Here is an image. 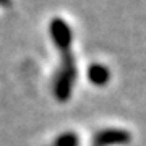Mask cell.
Returning <instances> with one entry per match:
<instances>
[{
  "instance_id": "6da1fadb",
  "label": "cell",
  "mask_w": 146,
  "mask_h": 146,
  "mask_svg": "<svg viewBox=\"0 0 146 146\" xmlns=\"http://www.w3.org/2000/svg\"><path fill=\"white\" fill-rule=\"evenodd\" d=\"M76 76V68H75V58L72 52H62V68L57 75L55 84H54V94L58 101H67L72 94V88Z\"/></svg>"
},
{
  "instance_id": "7a4b0ae2",
  "label": "cell",
  "mask_w": 146,
  "mask_h": 146,
  "mask_svg": "<svg viewBox=\"0 0 146 146\" xmlns=\"http://www.w3.org/2000/svg\"><path fill=\"white\" fill-rule=\"evenodd\" d=\"M50 36H52L54 44L62 52L70 50V46H72L73 41V33L70 29V26L67 25V21H63L62 18H54L50 21Z\"/></svg>"
},
{
  "instance_id": "3957f363",
  "label": "cell",
  "mask_w": 146,
  "mask_h": 146,
  "mask_svg": "<svg viewBox=\"0 0 146 146\" xmlns=\"http://www.w3.org/2000/svg\"><path fill=\"white\" fill-rule=\"evenodd\" d=\"M130 141V133L120 128H106L94 136L93 146H109V145H127Z\"/></svg>"
},
{
  "instance_id": "277c9868",
  "label": "cell",
  "mask_w": 146,
  "mask_h": 146,
  "mask_svg": "<svg viewBox=\"0 0 146 146\" xmlns=\"http://www.w3.org/2000/svg\"><path fill=\"white\" fill-rule=\"evenodd\" d=\"M88 78L96 86H104L110 78V72L101 63H93L88 68Z\"/></svg>"
},
{
  "instance_id": "5b68a950",
  "label": "cell",
  "mask_w": 146,
  "mask_h": 146,
  "mask_svg": "<svg viewBox=\"0 0 146 146\" xmlns=\"http://www.w3.org/2000/svg\"><path fill=\"white\" fill-rule=\"evenodd\" d=\"M55 146H78V136L68 131L55 138Z\"/></svg>"
}]
</instances>
